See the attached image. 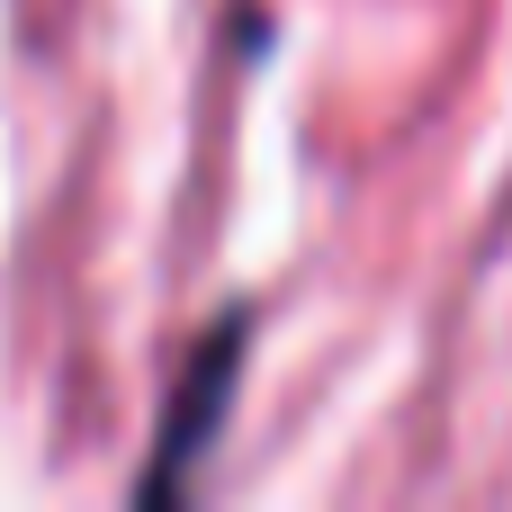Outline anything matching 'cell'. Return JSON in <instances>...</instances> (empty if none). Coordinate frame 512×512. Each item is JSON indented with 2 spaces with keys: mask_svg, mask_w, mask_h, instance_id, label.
Returning <instances> with one entry per match:
<instances>
[{
  "mask_svg": "<svg viewBox=\"0 0 512 512\" xmlns=\"http://www.w3.org/2000/svg\"><path fill=\"white\" fill-rule=\"evenodd\" d=\"M252 351V315H216L189 360L171 369V396H162V423H153V459L135 477V504H180L198 486V459L216 450L225 414H234V369Z\"/></svg>",
  "mask_w": 512,
  "mask_h": 512,
  "instance_id": "6da1fadb",
  "label": "cell"
}]
</instances>
